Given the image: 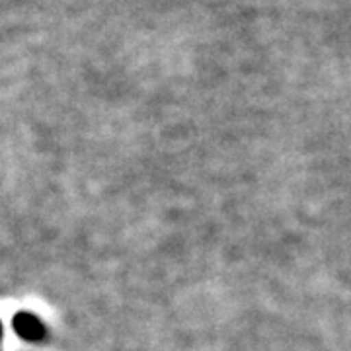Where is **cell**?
Here are the masks:
<instances>
[{
  "label": "cell",
  "instance_id": "obj_1",
  "mask_svg": "<svg viewBox=\"0 0 351 351\" xmlns=\"http://www.w3.org/2000/svg\"><path fill=\"white\" fill-rule=\"evenodd\" d=\"M14 330L25 341H41L47 336V328L36 314L18 313L14 316Z\"/></svg>",
  "mask_w": 351,
  "mask_h": 351
},
{
  "label": "cell",
  "instance_id": "obj_2",
  "mask_svg": "<svg viewBox=\"0 0 351 351\" xmlns=\"http://www.w3.org/2000/svg\"><path fill=\"white\" fill-rule=\"evenodd\" d=\"M0 339H2V322H0Z\"/></svg>",
  "mask_w": 351,
  "mask_h": 351
}]
</instances>
